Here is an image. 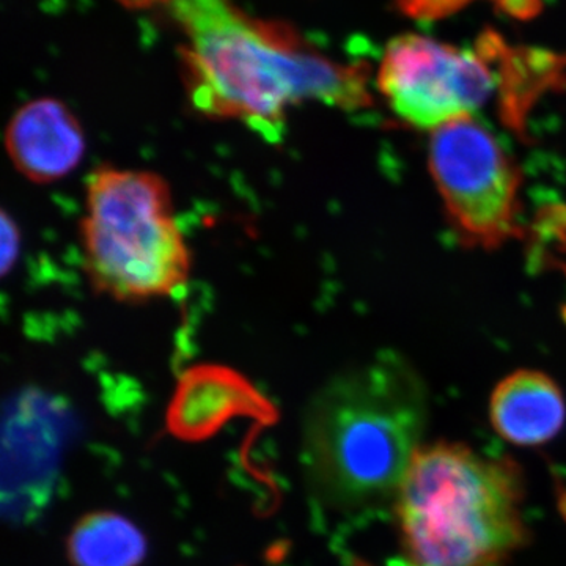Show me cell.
<instances>
[{
    "label": "cell",
    "mask_w": 566,
    "mask_h": 566,
    "mask_svg": "<svg viewBox=\"0 0 566 566\" xmlns=\"http://www.w3.org/2000/svg\"><path fill=\"white\" fill-rule=\"evenodd\" d=\"M428 163L447 219L465 245L493 251L523 233V175L485 123L471 115L434 129Z\"/></svg>",
    "instance_id": "5"
},
{
    "label": "cell",
    "mask_w": 566,
    "mask_h": 566,
    "mask_svg": "<svg viewBox=\"0 0 566 566\" xmlns=\"http://www.w3.org/2000/svg\"><path fill=\"white\" fill-rule=\"evenodd\" d=\"M428 420V394L400 354H379L315 395L303 428V469L327 509L360 512L395 499Z\"/></svg>",
    "instance_id": "2"
},
{
    "label": "cell",
    "mask_w": 566,
    "mask_h": 566,
    "mask_svg": "<svg viewBox=\"0 0 566 566\" xmlns=\"http://www.w3.org/2000/svg\"><path fill=\"white\" fill-rule=\"evenodd\" d=\"M390 109L416 128H441L471 117L499 84L493 59L482 43L458 50L420 35L390 41L378 76Z\"/></svg>",
    "instance_id": "6"
},
{
    "label": "cell",
    "mask_w": 566,
    "mask_h": 566,
    "mask_svg": "<svg viewBox=\"0 0 566 566\" xmlns=\"http://www.w3.org/2000/svg\"><path fill=\"white\" fill-rule=\"evenodd\" d=\"M0 234H2V259H0V264H2V274L6 277L13 270L21 253L20 227L7 211L2 212Z\"/></svg>",
    "instance_id": "12"
},
{
    "label": "cell",
    "mask_w": 566,
    "mask_h": 566,
    "mask_svg": "<svg viewBox=\"0 0 566 566\" xmlns=\"http://www.w3.org/2000/svg\"><path fill=\"white\" fill-rule=\"evenodd\" d=\"M65 549L73 566H140L148 556V539L129 517L99 510L77 520Z\"/></svg>",
    "instance_id": "11"
},
{
    "label": "cell",
    "mask_w": 566,
    "mask_h": 566,
    "mask_svg": "<svg viewBox=\"0 0 566 566\" xmlns=\"http://www.w3.org/2000/svg\"><path fill=\"white\" fill-rule=\"evenodd\" d=\"M123 6L128 7V9H150V7L156 6H175V3L180 2V0H118Z\"/></svg>",
    "instance_id": "13"
},
{
    "label": "cell",
    "mask_w": 566,
    "mask_h": 566,
    "mask_svg": "<svg viewBox=\"0 0 566 566\" xmlns=\"http://www.w3.org/2000/svg\"><path fill=\"white\" fill-rule=\"evenodd\" d=\"M81 241L88 281L118 303L177 296L191 252L161 175L102 166L87 180Z\"/></svg>",
    "instance_id": "4"
},
{
    "label": "cell",
    "mask_w": 566,
    "mask_h": 566,
    "mask_svg": "<svg viewBox=\"0 0 566 566\" xmlns=\"http://www.w3.org/2000/svg\"><path fill=\"white\" fill-rule=\"evenodd\" d=\"M490 419L497 434L512 444H546L564 428V394L543 371L517 370L502 379L491 395Z\"/></svg>",
    "instance_id": "9"
},
{
    "label": "cell",
    "mask_w": 566,
    "mask_h": 566,
    "mask_svg": "<svg viewBox=\"0 0 566 566\" xmlns=\"http://www.w3.org/2000/svg\"><path fill=\"white\" fill-rule=\"evenodd\" d=\"M185 33L189 96L203 114L251 126L277 142L294 104L344 111L371 104L363 66L331 61L283 25L248 17L230 0L172 6Z\"/></svg>",
    "instance_id": "1"
},
{
    "label": "cell",
    "mask_w": 566,
    "mask_h": 566,
    "mask_svg": "<svg viewBox=\"0 0 566 566\" xmlns=\"http://www.w3.org/2000/svg\"><path fill=\"white\" fill-rule=\"evenodd\" d=\"M524 485L506 458L460 442L422 446L395 495L409 566H504L526 545Z\"/></svg>",
    "instance_id": "3"
},
{
    "label": "cell",
    "mask_w": 566,
    "mask_h": 566,
    "mask_svg": "<svg viewBox=\"0 0 566 566\" xmlns=\"http://www.w3.org/2000/svg\"><path fill=\"white\" fill-rule=\"evenodd\" d=\"M6 147L18 172L48 185L69 177L80 166L87 144L80 120L65 104L41 98L13 115Z\"/></svg>",
    "instance_id": "8"
},
{
    "label": "cell",
    "mask_w": 566,
    "mask_h": 566,
    "mask_svg": "<svg viewBox=\"0 0 566 566\" xmlns=\"http://www.w3.org/2000/svg\"><path fill=\"white\" fill-rule=\"evenodd\" d=\"M485 39L497 63L502 120L524 137L528 112L543 93L556 87L565 63L549 52L510 50L493 33Z\"/></svg>",
    "instance_id": "10"
},
{
    "label": "cell",
    "mask_w": 566,
    "mask_h": 566,
    "mask_svg": "<svg viewBox=\"0 0 566 566\" xmlns=\"http://www.w3.org/2000/svg\"><path fill=\"white\" fill-rule=\"evenodd\" d=\"M240 417L271 424L277 409L234 368L199 364L178 378L166 409V430L178 441L203 442Z\"/></svg>",
    "instance_id": "7"
}]
</instances>
